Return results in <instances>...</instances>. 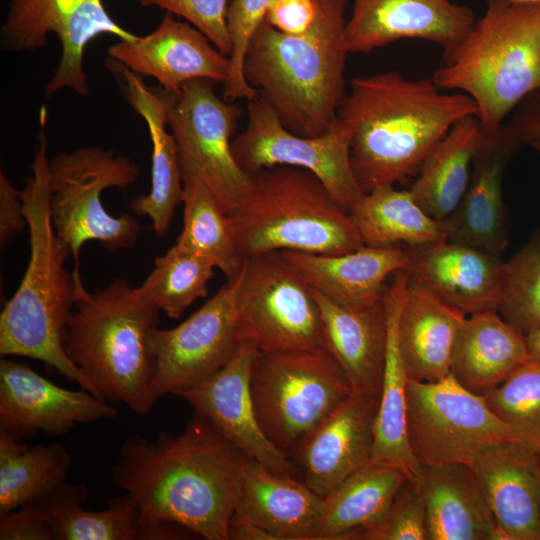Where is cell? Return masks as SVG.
I'll return each instance as SVG.
<instances>
[{
	"mask_svg": "<svg viewBox=\"0 0 540 540\" xmlns=\"http://www.w3.org/2000/svg\"><path fill=\"white\" fill-rule=\"evenodd\" d=\"M107 67L119 79L128 104L145 121L152 144L150 192L137 196L129 206L136 215L148 217L153 231L162 237L182 204L184 192L176 142L166 129L176 95L162 87H147L140 75L113 59Z\"/></svg>",
	"mask_w": 540,
	"mask_h": 540,
	"instance_id": "23",
	"label": "cell"
},
{
	"mask_svg": "<svg viewBox=\"0 0 540 540\" xmlns=\"http://www.w3.org/2000/svg\"><path fill=\"white\" fill-rule=\"evenodd\" d=\"M215 83H186L169 110L168 127L178 151L183 183L203 181L222 209L230 213L251 186V175L237 164L232 136L243 110L219 97Z\"/></svg>",
	"mask_w": 540,
	"mask_h": 540,
	"instance_id": "12",
	"label": "cell"
},
{
	"mask_svg": "<svg viewBox=\"0 0 540 540\" xmlns=\"http://www.w3.org/2000/svg\"><path fill=\"white\" fill-rule=\"evenodd\" d=\"M238 283L239 273L179 325L152 330V388L157 400L208 378L234 356L240 345L236 329Z\"/></svg>",
	"mask_w": 540,
	"mask_h": 540,
	"instance_id": "15",
	"label": "cell"
},
{
	"mask_svg": "<svg viewBox=\"0 0 540 540\" xmlns=\"http://www.w3.org/2000/svg\"><path fill=\"white\" fill-rule=\"evenodd\" d=\"M243 259L274 251L342 254L364 246L349 213L312 172L276 166L251 175L228 213Z\"/></svg>",
	"mask_w": 540,
	"mask_h": 540,
	"instance_id": "7",
	"label": "cell"
},
{
	"mask_svg": "<svg viewBox=\"0 0 540 540\" xmlns=\"http://www.w3.org/2000/svg\"><path fill=\"white\" fill-rule=\"evenodd\" d=\"M27 226L21 190H17L3 171L0 172V245L8 242Z\"/></svg>",
	"mask_w": 540,
	"mask_h": 540,
	"instance_id": "47",
	"label": "cell"
},
{
	"mask_svg": "<svg viewBox=\"0 0 540 540\" xmlns=\"http://www.w3.org/2000/svg\"><path fill=\"white\" fill-rule=\"evenodd\" d=\"M409 283L405 270L393 274L384 292L387 346L384 373L374 427L371 462L395 467L412 478L418 467L407 434V381L399 342L398 319Z\"/></svg>",
	"mask_w": 540,
	"mask_h": 540,
	"instance_id": "30",
	"label": "cell"
},
{
	"mask_svg": "<svg viewBox=\"0 0 540 540\" xmlns=\"http://www.w3.org/2000/svg\"><path fill=\"white\" fill-rule=\"evenodd\" d=\"M348 213L366 246L407 248L445 239L440 222L419 206L410 190L394 185L364 193Z\"/></svg>",
	"mask_w": 540,
	"mask_h": 540,
	"instance_id": "34",
	"label": "cell"
},
{
	"mask_svg": "<svg viewBox=\"0 0 540 540\" xmlns=\"http://www.w3.org/2000/svg\"><path fill=\"white\" fill-rule=\"evenodd\" d=\"M139 167L128 157L98 146L62 152L49 159V211L57 239L78 269L82 246L98 241L109 251L135 245L140 225L130 214L111 215L101 200L104 190L136 182Z\"/></svg>",
	"mask_w": 540,
	"mask_h": 540,
	"instance_id": "9",
	"label": "cell"
},
{
	"mask_svg": "<svg viewBox=\"0 0 540 540\" xmlns=\"http://www.w3.org/2000/svg\"><path fill=\"white\" fill-rule=\"evenodd\" d=\"M484 398L517 442L540 455V362L529 359Z\"/></svg>",
	"mask_w": 540,
	"mask_h": 540,
	"instance_id": "39",
	"label": "cell"
},
{
	"mask_svg": "<svg viewBox=\"0 0 540 540\" xmlns=\"http://www.w3.org/2000/svg\"><path fill=\"white\" fill-rule=\"evenodd\" d=\"M539 461H540V455H539Z\"/></svg>",
	"mask_w": 540,
	"mask_h": 540,
	"instance_id": "52",
	"label": "cell"
},
{
	"mask_svg": "<svg viewBox=\"0 0 540 540\" xmlns=\"http://www.w3.org/2000/svg\"><path fill=\"white\" fill-rule=\"evenodd\" d=\"M231 0H139L144 7H158L184 19L201 31L224 55L230 57L232 42L227 27Z\"/></svg>",
	"mask_w": 540,
	"mask_h": 540,
	"instance_id": "43",
	"label": "cell"
},
{
	"mask_svg": "<svg viewBox=\"0 0 540 540\" xmlns=\"http://www.w3.org/2000/svg\"><path fill=\"white\" fill-rule=\"evenodd\" d=\"M205 416L194 412L178 435L124 439L113 483L140 509L145 540L173 539L168 523L207 540H229L248 460Z\"/></svg>",
	"mask_w": 540,
	"mask_h": 540,
	"instance_id": "1",
	"label": "cell"
},
{
	"mask_svg": "<svg viewBox=\"0 0 540 540\" xmlns=\"http://www.w3.org/2000/svg\"><path fill=\"white\" fill-rule=\"evenodd\" d=\"M113 59L140 76L154 78L160 87L178 95L188 82L208 79L224 84L230 58L197 28L166 13L145 36L118 40L108 49Z\"/></svg>",
	"mask_w": 540,
	"mask_h": 540,
	"instance_id": "19",
	"label": "cell"
},
{
	"mask_svg": "<svg viewBox=\"0 0 540 540\" xmlns=\"http://www.w3.org/2000/svg\"><path fill=\"white\" fill-rule=\"evenodd\" d=\"M317 9V0H273L265 21L280 32L301 34L314 22Z\"/></svg>",
	"mask_w": 540,
	"mask_h": 540,
	"instance_id": "45",
	"label": "cell"
},
{
	"mask_svg": "<svg viewBox=\"0 0 540 540\" xmlns=\"http://www.w3.org/2000/svg\"><path fill=\"white\" fill-rule=\"evenodd\" d=\"M467 316L409 280L397 327L408 379L435 382L450 374L456 339Z\"/></svg>",
	"mask_w": 540,
	"mask_h": 540,
	"instance_id": "28",
	"label": "cell"
},
{
	"mask_svg": "<svg viewBox=\"0 0 540 540\" xmlns=\"http://www.w3.org/2000/svg\"><path fill=\"white\" fill-rule=\"evenodd\" d=\"M407 434L418 465H471L489 447L516 441L484 396L450 373L435 382L407 381Z\"/></svg>",
	"mask_w": 540,
	"mask_h": 540,
	"instance_id": "11",
	"label": "cell"
},
{
	"mask_svg": "<svg viewBox=\"0 0 540 540\" xmlns=\"http://www.w3.org/2000/svg\"><path fill=\"white\" fill-rule=\"evenodd\" d=\"M182 204L183 227L175 245L220 269L227 280L236 277L245 259L228 213L199 179L184 185Z\"/></svg>",
	"mask_w": 540,
	"mask_h": 540,
	"instance_id": "37",
	"label": "cell"
},
{
	"mask_svg": "<svg viewBox=\"0 0 540 540\" xmlns=\"http://www.w3.org/2000/svg\"><path fill=\"white\" fill-rule=\"evenodd\" d=\"M110 402L82 389L63 388L28 364L0 360V432L23 442L39 432L51 436L74 426L118 417Z\"/></svg>",
	"mask_w": 540,
	"mask_h": 540,
	"instance_id": "16",
	"label": "cell"
},
{
	"mask_svg": "<svg viewBox=\"0 0 540 540\" xmlns=\"http://www.w3.org/2000/svg\"><path fill=\"white\" fill-rule=\"evenodd\" d=\"M530 358L540 362V328L526 336Z\"/></svg>",
	"mask_w": 540,
	"mask_h": 540,
	"instance_id": "49",
	"label": "cell"
},
{
	"mask_svg": "<svg viewBox=\"0 0 540 540\" xmlns=\"http://www.w3.org/2000/svg\"><path fill=\"white\" fill-rule=\"evenodd\" d=\"M311 290L320 311L323 347L342 368L353 393L380 397L387 346L384 297L347 306Z\"/></svg>",
	"mask_w": 540,
	"mask_h": 540,
	"instance_id": "25",
	"label": "cell"
},
{
	"mask_svg": "<svg viewBox=\"0 0 540 540\" xmlns=\"http://www.w3.org/2000/svg\"><path fill=\"white\" fill-rule=\"evenodd\" d=\"M228 537L229 540H276L264 528L235 511L229 521Z\"/></svg>",
	"mask_w": 540,
	"mask_h": 540,
	"instance_id": "48",
	"label": "cell"
},
{
	"mask_svg": "<svg viewBox=\"0 0 540 540\" xmlns=\"http://www.w3.org/2000/svg\"><path fill=\"white\" fill-rule=\"evenodd\" d=\"M379 398L353 393L290 457L300 479L321 498L371 462Z\"/></svg>",
	"mask_w": 540,
	"mask_h": 540,
	"instance_id": "20",
	"label": "cell"
},
{
	"mask_svg": "<svg viewBox=\"0 0 540 540\" xmlns=\"http://www.w3.org/2000/svg\"><path fill=\"white\" fill-rule=\"evenodd\" d=\"M257 352L253 344L240 342L234 356L221 369L175 396L209 419L250 459L300 479L292 460L266 437L257 419L250 389L251 367Z\"/></svg>",
	"mask_w": 540,
	"mask_h": 540,
	"instance_id": "17",
	"label": "cell"
},
{
	"mask_svg": "<svg viewBox=\"0 0 540 540\" xmlns=\"http://www.w3.org/2000/svg\"><path fill=\"white\" fill-rule=\"evenodd\" d=\"M351 140V128L338 118L320 136L291 132L258 95L248 101L247 125L233 139L231 149L237 164L249 175L276 166L312 172L349 212L364 194L351 166Z\"/></svg>",
	"mask_w": 540,
	"mask_h": 540,
	"instance_id": "13",
	"label": "cell"
},
{
	"mask_svg": "<svg viewBox=\"0 0 540 540\" xmlns=\"http://www.w3.org/2000/svg\"><path fill=\"white\" fill-rule=\"evenodd\" d=\"M407 479L401 470L373 462L352 473L324 498L316 540H348L377 522Z\"/></svg>",
	"mask_w": 540,
	"mask_h": 540,
	"instance_id": "33",
	"label": "cell"
},
{
	"mask_svg": "<svg viewBox=\"0 0 540 540\" xmlns=\"http://www.w3.org/2000/svg\"><path fill=\"white\" fill-rule=\"evenodd\" d=\"M526 336L498 311L468 315L454 347L450 373L467 390L484 396L527 362Z\"/></svg>",
	"mask_w": 540,
	"mask_h": 540,
	"instance_id": "31",
	"label": "cell"
},
{
	"mask_svg": "<svg viewBox=\"0 0 540 540\" xmlns=\"http://www.w3.org/2000/svg\"><path fill=\"white\" fill-rule=\"evenodd\" d=\"M428 540H503L473 468L465 463L418 465Z\"/></svg>",
	"mask_w": 540,
	"mask_h": 540,
	"instance_id": "26",
	"label": "cell"
},
{
	"mask_svg": "<svg viewBox=\"0 0 540 540\" xmlns=\"http://www.w3.org/2000/svg\"><path fill=\"white\" fill-rule=\"evenodd\" d=\"M504 122L506 133L520 146L540 140V90L524 97Z\"/></svg>",
	"mask_w": 540,
	"mask_h": 540,
	"instance_id": "46",
	"label": "cell"
},
{
	"mask_svg": "<svg viewBox=\"0 0 540 540\" xmlns=\"http://www.w3.org/2000/svg\"><path fill=\"white\" fill-rule=\"evenodd\" d=\"M485 138L478 117L467 116L450 129L423 162L409 190L435 220L445 219L462 199Z\"/></svg>",
	"mask_w": 540,
	"mask_h": 540,
	"instance_id": "32",
	"label": "cell"
},
{
	"mask_svg": "<svg viewBox=\"0 0 540 540\" xmlns=\"http://www.w3.org/2000/svg\"><path fill=\"white\" fill-rule=\"evenodd\" d=\"M348 540H428L425 507L414 480L401 485L377 522L353 532Z\"/></svg>",
	"mask_w": 540,
	"mask_h": 540,
	"instance_id": "42",
	"label": "cell"
},
{
	"mask_svg": "<svg viewBox=\"0 0 540 540\" xmlns=\"http://www.w3.org/2000/svg\"><path fill=\"white\" fill-rule=\"evenodd\" d=\"M159 312L125 278L89 292L79 277L63 344L97 397L139 415L152 410L157 399L150 335Z\"/></svg>",
	"mask_w": 540,
	"mask_h": 540,
	"instance_id": "5",
	"label": "cell"
},
{
	"mask_svg": "<svg viewBox=\"0 0 540 540\" xmlns=\"http://www.w3.org/2000/svg\"><path fill=\"white\" fill-rule=\"evenodd\" d=\"M503 540H540L539 455L516 441L483 451L471 464Z\"/></svg>",
	"mask_w": 540,
	"mask_h": 540,
	"instance_id": "24",
	"label": "cell"
},
{
	"mask_svg": "<svg viewBox=\"0 0 540 540\" xmlns=\"http://www.w3.org/2000/svg\"><path fill=\"white\" fill-rule=\"evenodd\" d=\"M477 113L464 93L390 70L353 77L337 117L352 130L351 166L367 193L417 174L450 129Z\"/></svg>",
	"mask_w": 540,
	"mask_h": 540,
	"instance_id": "2",
	"label": "cell"
},
{
	"mask_svg": "<svg viewBox=\"0 0 540 540\" xmlns=\"http://www.w3.org/2000/svg\"><path fill=\"white\" fill-rule=\"evenodd\" d=\"M314 22L301 34H286L265 20L244 60L247 82L296 134L316 137L336 122L346 92L348 0H317Z\"/></svg>",
	"mask_w": 540,
	"mask_h": 540,
	"instance_id": "4",
	"label": "cell"
},
{
	"mask_svg": "<svg viewBox=\"0 0 540 540\" xmlns=\"http://www.w3.org/2000/svg\"><path fill=\"white\" fill-rule=\"evenodd\" d=\"M406 249L411 282L466 315L498 311L505 281L500 256L446 239Z\"/></svg>",
	"mask_w": 540,
	"mask_h": 540,
	"instance_id": "21",
	"label": "cell"
},
{
	"mask_svg": "<svg viewBox=\"0 0 540 540\" xmlns=\"http://www.w3.org/2000/svg\"><path fill=\"white\" fill-rule=\"evenodd\" d=\"M0 540H56L46 498L29 502L0 516Z\"/></svg>",
	"mask_w": 540,
	"mask_h": 540,
	"instance_id": "44",
	"label": "cell"
},
{
	"mask_svg": "<svg viewBox=\"0 0 540 540\" xmlns=\"http://www.w3.org/2000/svg\"><path fill=\"white\" fill-rule=\"evenodd\" d=\"M214 269L208 261L174 244L155 259L153 270L137 289L159 311L179 318L195 300L207 296Z\"/></svg>",
	"mask_w": 540,
	"mask_h": 540,
	"instance_id": "38",
	"label": "cell"
},
{
	"mask_svg": "<svg viewBox=\"0 0 540 540\" xmlns=\"http://www.w3.org/2000/svg\"><path fill=\"white\" fill-rule=\"evenodd\" d=\"M46 120L43 107L32 175L21 190L30 256L18 289L0 314V355L41 361L95 395L63 344L80 274L79 269L73 273L65 269V261L71 255L57 239L51 223Z\"/></svg>",
	"mask_w": 540,
	"mask_h": 540,
	"instance_id": "3",
	"label": "cell"
},
{
	"mask_svg": "<svg viewBox=\"0 0 540 540\" xmlns=\"http://www.w3.org/2000/svg\"><path fill=\"white\" fill-rule=\"evenodd\" d=\"M236 329L240 342L262 352L323 347L311 287L282 251L244 260L236 292Z\"/></svg>",
	"mask_w": 540,
	"mask_h": 540,
	"instance_id": "10",
	"label": "cell"
},
{
	"mask_svg": "<svg viewBox=\"0 0 540 540\" xmlns=\"http://www.w3.org/2000/svg\"><path fill=\"white\" fill-rule=\"evenodd\" d=\"M513 2L517 3H537L540 2V0H511Z\"/></svg>",
	"mask_w": 540,
	"mask_h": 540,
	"instance_id": "51",
	"label": "cell"
},
{
	"mask_svg": "<svg viewBox=\"0 0 540 540\" xmlns=\"http://www.w3.org/2000/svg\"><path fill=\"white\" fill-rule=\"evenodd\" d=\"M432 80L475 102L486 135L529 93L540 90V2L486 0L484 14L448 55Z\"/></svg>",
	"mask_w": 540,
	"mask_h": 540,
	"instance_id": "6",
	"label": "cell"
},
{
	"mask_svg": "<svg viewBox=\"0 0 540 540\" xmlns=\"http://www.w3.org/2000/svg\"><path fill=\"white\" fill-rule=\"evenodd\" d=\"M71 464L61 443L28 446L0 432V516L47 498L67 481Z\"/></svg>",
	"mask_w": 540,
	"mask_h": 540,
	"instance_id": "35",
	"label": "cell"
},
{
	"mask_svg": "<svg viewBox=\"0 0 540 540\" xmlns=\"http://www.w3.org/2000/svg\"><path fill=\"white\" fill-rule=\"evenodd\" d=\"M533 149H535L537 151V153L539 154L540 156V140L538 141H534L532 143L529 144Z\"/></svg>",
	"mask_w": 540,
	"mask_h": 540,
	"instance_id": "50",
	"label": "cell"
},
{
	"mask_svg": "<svg viewBox=\"0 0 540 540\" xmlns=\"http://www.w3.org/2000/svg\"><path fill=\"white\" fill-rule=\"evenodd\" d=\"M87 498L85 485L67 481L46 498L56 540H145L140 509L131 494L110 499L102 511L83 509Z\"/></svg>",
	"mask_w": 540,
	"mask_h": 540,
	"instance_id": "36",
	"label": "cell"
},
{
	"mask_svg": "<svg viewBox=\"0 0 540 540\" xmlns=\"http://www.w3.org/2000/svg\"><path fill=\"white\" fill-rule=\"evenodd\" d=\"M61 43L58 65L45 94L70 89L80 96L89 93L84 52L95 38L110 34L120 40L136 35L119 25L102 0H10L1 27V45L9 51L35 52L46 46L49 34Z\"/></svg>",
	"mask_w": 540,
	"mask_h": 540,
	"instance_id": "14",
	"label": "cell"
},
{
	"mask_svg": "<svg viewBox=\"0 0 540 540\" xmlns=\"http://www.w3.org/2000/svg\"><path fill=\"white\" fill-rule=\"evenodd\" d=\"M520 147L503 126L486 135L474 158L462 199L453 212L439 221L446 240L501 257L509 240L503 177L509 160Z\"/></svg>",
	"mask_w": 540,
	"mask_h": 540,
	"instance_id": "22",
	"label": "cell"
},
{
	"mask_svg": "<svg viewBox=\"0 0 540 540\" xmlns=\"http://www.w3.org/2000/svg\"><path fill=\"white\" fill-rule=\"evenodd\" d=\"M250 389L264 434L289 458L353 394L342 368L324 347L258 351Z\"/></svg>",
	"mask_w": 540,
	"mask_h": 540,
	"instance_id": "8",
	"label": "cell"
},
{
	"mask_svg": "<svg viewBox=\"0 0 540 540\" xmlns=\"http://www.w3.org/2000/svg\"><path fill=\"white\" fill-rule=\"evenodd\" d=\"M471 8L453 0H353L346 23L350 53L367 54L401 39H421L452 52L475 23Z\"/></svg>",
	"mask_w": 540,
	"mask_h": 540,
	"instance_id": "18",
	"label": "cell"
},
{
	"mask_svg": "<svg viewBox=\"0 0 540 540\" xmlns=\"http://www.w3.org/2000/svg\"><path fill=\"white\" fill-rule=\"evenodd\" d=\"M308 285L347 306H364L384 297L386 279L406 270L409 254L399 246H362L342 254L282 251Z\"/></svg>",
	"mask_w": 540,
	"mask_h": 540,
	"instance_id": "27",
	"label": "cell"
},
{
	"mask_svg": "<svg viewBox=\"0 0 540 540\" xmlns=\"http://www.w3.org/2000/svg\"><path fill=\"white\" fill-rule=\"evenodd\" d=\"M323 503L301 479L249 459L235 512L276 540H316Z\"/></svg>",
	"mask_w": 540,
	"mask_h": 540,
	"instance_id": "29",
	"label": "cell"
},
{
	"mask_svg": "<svg viewBox=\"0 0 540 540\" xmlns=\"http://www.w3.org/2000/svg\"><path fill=\"white\" fill-rule=\"evenodd\" d=\"M273 0H231L227 13V27L232 42L230 71L223 84V98L229 102L239 99L250 101L258 92L246 80L243 65L249 43L265 20Z\"/></svg>",
	"mask_w": 540,
	"mask_h": 540,
	"instance_id": "41",
	"label": "cell"
},
{
	"mask_svg": "<svg viewBox=\"0 0 540 540\" xmlns=\"http://www.w3.org/2000/svg\"><path fill=\"white\" fill-rule=\"evenodd\" d=\"M498 312L525 336L540 328V233L505 262Z\"/></svg>",
	"mask_w": 540,
	"mask_h": 540,
	"instance_id": "40",
	"label": "cell"
}]
</instances>
